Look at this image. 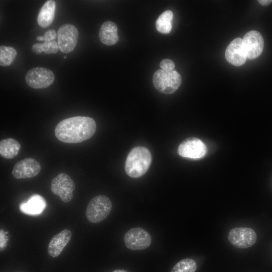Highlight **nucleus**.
Instances as JSON below:
<instances>
[{
	"label": "nucleus",
	"instance_id": "nucleus-8",
	"mask_svg": "<svg viewBox=\"0 0 272 272\" xmlns=\"http://www.w3.org/2000/svg\"><path fill=\"white\" fill-rule=\"evenodd\" d=\"M228 239L235 247L244 249L254 244L257 240V235L251 228L237 227L232 229L229 231Z\"/></svg>",
	"mask_w": 272,
	"mask_h": 272
},
{
	"label": "nucleus",
	"instance_id": "nucleus-27",
	"mask_svg": "<svg viewBox=\"0 0 272 272\" xmlns=\"http://www.w3.org/2000/svg\"><path fill=\"white\" fill-rule=\"evenodd\" d=\"M258 3L262 6H266L272 3V0H259Z\"/></svg>",
	"mask_w": 272,
	"mask_h": 272
},
{
	"label": "nucleus",
	"instance_id": "nucleus-13",
	"mask_svg": "<svg viewBox=\"0 0 272 272\" xmlns=\"http://www.w3.org/2000/svg\"><path fill=\"white\" fill-rule=\"evenodd\" d=\"M40 170L41 166L38 161L28 158L19 161L14 165L12 175L17 179L32 178L36 176Z\"/></svg>",
	"mask_w": 272,
	"mask_h": 272
},
{
	"label": "nucleus",
	"instance_id": "nucleus-20",
	"mask_svg": "<svg viewBox=\"0 0 272 272\" xmlns=\"http://www.w3.org/2000/svg\"><path fill=\"white\" fill-rule=\"evenodd\" d=\"M17 54L15 49L12 47L1 46L0 65L9 66L12 64Z\"/></svg>",
	"mask_w": 272,
	"mask_h": 272
},
{
	"label": "nucleus",
	"instance_id": "nucleus-25",
	"mask_svg": "<svg viewBox=\"0 0 272 272\" xmlns=\"http://www.w3.org/2000/svg\"><path fill=\"white\" fill-rule=\"evenodd\" d=\"M56 37V34L55 30L51 29L46 31L43 35L44 42H49L52 41Z\"/></svg>",
	"mask_w": 272,
	"mask_h": 272
},
{
	"label": "nucleus",
	"instance_id": "nucleus-18",
	"mask_svg": "<svg viewBox=\"0 0 272 272\" xmlns=\"http://www.w3.org/2000/svg\"><path fill=\"white\" fill-rule=\"evenodd\" d=\"M20 148V144L15 139L9 138L1 141L0 154L6 159H11L16 156Z\"/></svg>",
	"mask_w": 272,
	"mask_h": 272
},
{
	"label": "nucleus",
	"instance_id": "nucleus-6",
	"mask_svg": "<svg viewBox=\"0 0 272 272\" xmlns=\"http://www.w3.org/2000/svg\"><path fill=\"white\" fill-rule=\"evenodd\" d=\"M51 191L58 195L64 202H69L73 197L75 184L72 179L64 173H61L53 178L50 186Z\"/></svg>",
	"mask_w": 272,
	"mask_h": 272
},
{
	"label": "nucleus",
	"instance_id": "nucleus-28",
	"mask_svg": "<svg viewBox=\"0 0 272 272\" xmlns=\"http://www.w3.org/2000/svg\"><path fill=\"white\" fill-rule=\"evenodd\" d=\"M36 39L38 41H44V38L43 36H37L36 37Z\"/></svg>",
	"mask_w": 272,
	"mask_h": 272
},
{
	"label": "nucleus",
	"instance_id": "nucleus-21",
	"mask_svg": "<svg viewBox=\"0 0 272 272\" xmlns=\"http://www.w3.org/2000/svg\"><path fill=\"white\" fill-rule=\"evenodd\" d=\"M196 268V263L193 259L185 258L178 261L171 272H195Z\"/></svg>",
	"mask_w": 272,
	"mask_h": 272
},
{
	"label": "nucleus",
	"instance_id": "nucleus-14",
	"mask_svg": "<svg viewBox=\"0 0 272 272\" xmlns=\"http://www.w3.org/2000/svg\"><path fill=\"white\" fill-rule=\"evenodd\" d=\"M72 236L71 231L64 229L54 235L49 243L48 253L53 257L58 256L70 241Z\"/></svg>",
	"mask_w": 272,
	"mask_h": 272
},
{
	"label": "nucleus",
	"instance_id": "nucleus-11",
	"mask_svg": "<svg viewBox=\"0 0 272 272\" xmlns=\"http://www.w3.org/2000/svg\"><path fill=\"white\" fill-rule=\"evenodd\" d=\"M225 57L230 63L236 66L245 63L247 57L243 39L236 38L231 42L226 48Z\"/></svg>",
	"mask_w": 272,
	"mask_h": 272
},
{
	"label": "nucleus",
	"instance_id": "nucleus-23",
	"mask_svg": "<svg viewBox=\"0 0 272 272\" xmlns=\"http://www.w3.org/2000/svg\"><path fill=\"white\" fill-rule=\"evenodd\" d=\"M160 66L161 70L166 71H173L175 67L174 62L170 59H164L160 63Z\"/></svg>",
	"mask_w": 272,
	"mask_h": 272
},
{
	"label": "nucleus",
	"instance_id": "nucleus-5",
	"mask_svg": "<svg viewBox=\"0 0 272 272\" xmlns=\"http://www.w3.org/2000/svg\"><path fill=\"white\" fill-rule=\"evenodd\" d=\"M123 240L128 249L140 250L149 247L152 242V238L146 230L136 227L129 229L124 234Z\"/></svg>",
	"mask_w": 272,
	"mask_h": 272
},
{
	"label": "nucleus",
	"instance_id": "nucleus-24",
	"mask_svg": "<svg viewBox=\"0 0 272 272\" xmlns=\"http://www.w3.org/2000/svg\"><path fill=\"white\" fill-rule=\"evenodd\" d=\"M8 239L7 233L5 232L4 230L1 229L0 230V248L1 251L4 250L7 246Z\"/></svg>",
	"mask_w": 272,
	"mask_h": 272
},
{
	"label": "nucleus",
	"instance_id": "nucleus-22",
	"mask_svg": "<svg viewBox=\"0 0 272 272\" xmlns=\"http://www.w3.org/2000/svg\"><path fill=\"white\" fill-rule=\"evenodd\" d=\"M58 48V43L55 41L43 43V52L45 54L56 53Z\"/></svg>",
	"mask_w": 272,
	"mask_h": 272
},
{
	"label": "nucleus",
	"instance_id": "nucleus-15",
	"mask_svg": "<svg viewBox=\"0 0 272 272\" xmlns=\"http://www.w3.org/2000/svg\"><path fill=\"white\" fill-rule=\"evenodd\" d=\"M46 207L45 199L39 194L31 195L27 202L20 205V209L24 214L36 216L41 214Z\"/></svg>",
	"mask_w": 272,
	"mask_h": 272
},
{
	"label": "nucleus",
	"instance_id": "nucleus-16",
	"mask_svg": "<svg viewBox=\"0 0 272 272\" xmlns=\"http://www.w3.org/2000/svg\"><path fill=\"white\" fill-rule=\"evenodd\" d=\"M99 37L105 45L111 46L115 44L118 40L116 25L110 21L103 23L100 29Z\"/></svg>",
	"mask_w": 272,
	"mask_h": 272
},
{
	"label": "nucleus",
	"instance_id": "nucleus-1",
	"mask_svg": "<svg viewBox=\"0 0 272 272\" xmlns=\"http://www.w3.org/2000/svg\"><path fill=\"white\" fill-rule=\"evenodd\" d=\"M96 124L89 117L78 116L62 120L56 125L54 133L60 141L68 144L83 142L95 133Z\"/></svg>",
	"mask_w": 272,
	"mask_h": 272
},
{
	"label": "nucleus",
	"instance_id": "nucleus-10",
	"mask_svg": "<svg viewBox=\"0 0 272 272\" xmlns=\"http://www.w3.org/2000/svg\"><path fill=\"white\" fill-rule=\"evenodd\" d=\"M207 151L206 145L201 140L195 137L184 140L178 148V153L180 156L193 159L203 158Z\"/></svg>",
	"mask_w": 272,
	"mask_h": 272
},
{
	"label": "nucleus",
	"instance_id": "nucleus-3",
	"mask_svg": "<svg viewBox=\"0 0 272 272\" xmlns=\"http://www.w3.org/2000/svg\"><path fill=\"white\" fill-rule=\"evenodd\" d=\"M153 83L158 91L170 94L179 88L181 83V77L176 71L159 70L154 74Z\"/></svg>",
	"mask_w": 272,
	"mask_h": 272
},
{
	"label": "nucleus",
	"instance_id": "nucleus-12",
	"mask_svg": "<svg viewBox=\"0 0 272 272\" xmlns=\"http://www.w3.org/2000/svg\"><path fill=\"white\" fill-rule=\"evenodd\" d=\"M243 41L247 58L255 59L261 54L264 46V40L259 32L252 30L247 32L243 37Z\"/></svg>",
	"mask_w": 272,
	"mask_h": 272
},
{
	"label": "nucleus",
	"instance_id": "nucleus-7",
	"mask_svg": "<svg viewBox=\"0 0 272 272\" xmlns=\"http://www.w3.org/2000/svg\"><path fill=\"white\" fill-rule=\"evenodd\" d=\"M26 84L34 89H43L49 86L54 81V75L49 69L36 67L29 70L26 75Z\"/></svg>",
	"mask_w": 272,
	"mask_h": 272
},
{
	"label": "nucleus",
	"instance_id": "nucleus-29",
	"mask_svg": "<svg viewBox=\"0 0 272 272\" xmlns=\"http://www.w3.org/2000/svg\"><path fill=\"white\" fill-rule=\"evenodd\" d=\"M112 272H128V271L124 269H116L113 271Z\"/></svg>",
	"mask_w": 272,
	"mask_h": 272
},
{
	"label": "nucleus",
	"instance_id": "nucleus-17",
	"mask_svg": "<svg viewBox=\"0 0 272 272\" xmlns=\"http://www.w3.org/2000/svg\"><path fill=\"white\" fill-rule=\"evenodd\" d=\"M55 10V2L49 0L46 2L41 7L37 17L38 25L42 28L50 25L54 19Z\"/></svg>",
	"mask_w": 272,
	"mask_h": 272
},
{
	"label": "nucleus",
	"instance_id": "nucleus-2",
	"mask_svg": "<svg viewBox=\"0 0 272 272\" xmlns=\"http://www.w3.org/2000/svg\"><path fill=\"white\" fill-rule=\"evenodd\" d=\"M152 162L149 150L144 147L134 148L127 156L125 164L126 173L132 178H139L148 171Z\"/></svg>",
	"mask_w": 272,
	"mask_h": 272
},
{
	"label": "nucleus",
	"instance_id": "nucleus-26",
	"mask_svg": "<svg viewBox=\"0 0 272 272\" xmlns=\"http://www.w3.org/2000/svg\"><path fill=\"white\" fill-rule=\"evenodd\" d=\"M32 51L36 54H40L43 52V43H35L32 45Z\"/></svg>",
	"mask_w": 272,
	"mask_h": 272
},
{
	"label": "nucleus",
	"instance_id": "nucleus-19",
	"mask_svg": "<svg viewBox=\"0 0 272 272\" xmlns=\"http://www.w3.org/2000/svg\"><path fill=\"white\" fill-rule=\"evenodd\" d=\"M173 14L171 11L167 10L163 13L156 22L157 30L163 34L169 33L172 29V21Z\"/></svg>",
	"mask_w": 272,
	"mask_h": 272
},
{
	"label": "nucleus",
	"instance_id": "nucleus-4",
	"mask_svg": "<svg viewBox=\"0 0 272 272\" xmlns=\"http://www.w3.org/2000/svg\"><path fill=\"white\" fill-rule=\"evenodd\" d=\"M112 203L105 195H97L88 203L86 215L88 220L92 223H98L104 220L110 214Z\"/></svg>",
	"mask_w": 272,
	"mask_h": 272
},
{
	"label": "nucleus",
	"instance_id": "nucleus-9",
	"mask_svg": "<svg viewBox=\"0 0 272 272\" xmlns=\"http://www.w3.org/2000/svg\"><path fill=\"white\" fill-rule=\"evenodd\" d=\"M78 38V31L75 26L70 24L62 25L57 32L59 50L65 53L72 52L76 47Z\"/></svg>",
	"mask_w": 272,
	"mask_h": 272
}]
</instances>
